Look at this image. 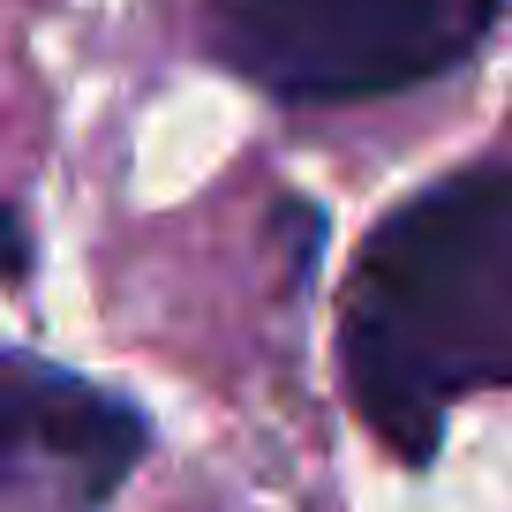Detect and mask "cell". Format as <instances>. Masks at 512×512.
Returning a JSON list of instances; mask_svg holds the SVG:
<instances>
[{
  "instance_id": "2",
  "label": "cell",
  "mask_w": 512,
  "mask_h": 512,
  "mask_svg": "<svg viewBox=\"0 0 512 512\" xmlns=\"http://www.w3.org/2000/svg\"><path fill=\"white\" fill-rule=\"evenodd\" d=\"M505 0H196L204 53L279 106H362L437 83Z\"/></svg>"
},
{
  "instance_id": "1",
  "label": "cell",
  "mask_w": 512,
  "mask_h": 512,
  "mask_svg": "<svg viewBox=\"0 0 512 512\" xmlns=\"http://www.w3.org/2000/svg\"><path fill=\"white\" fill-rule=\"evenodd\" d=\"M339 384L377 445L430 467L467 392H512V166L384 211L339 294Z\"/></svg>"
},
{
  "instance_id": "4",
  "label": "cell",
  "mask_w": 512,
  "mask_h": 512,
  "mask_svg": "<svg viewBox=\"0 0 512 512\" xmlns=\"http://www.w3.org/2000/svg\"><path fill=\"white\" fill-rule=\"evenodd\" d=\"M8 272H31V226H23V211H8Z\"/></svg>"
},
{
  "instance_id": "3",
  "label": "cell",
  "mask_w": 512,
  "mask_h": 512,
  "mask_svg": "<svg viewBox=\"0 0 512 512\" xmlns=\"http://www.w3.org/2000/svg\"><path fill=\"white\" fill-rule=\"evenodd\" d=\"M0 452L16 512H106L151 452V422L121 392L16 347L0 377Z\"/></svg>"
}]
</instances>
